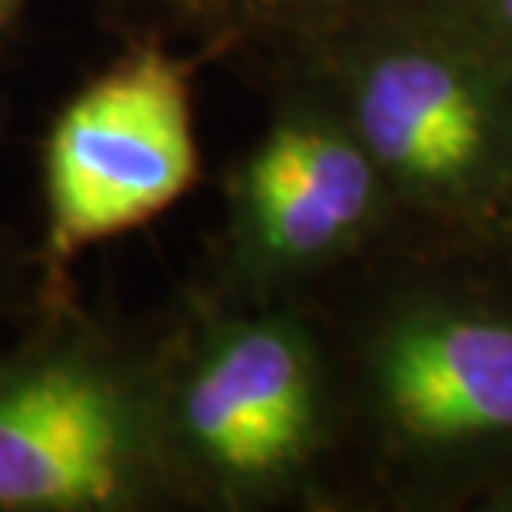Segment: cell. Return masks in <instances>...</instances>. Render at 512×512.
<instances>
[{"label":"cell","mask_w":512,"mask_h":512,"mask_svg":"<svg viewBox=\"0 0 512 512\" xmlns=\"http://www.w3.org/2000/svg\"><path fill=\"white\" fill-rule=\"evenodd\" d=\"M346 124L403 207L512 237V70L463 30L426 7L366 30Z\"/></svg>","instance_id":"6da1fadb"},{"label":"cell","mask_w":512,"mask_h":512,"mask_svg":"<svg viewBox=\"0 0 512 512\" xmlns=\"http://www.w3.org/2000/svg\"><path fill=\"white\" fill-rule=\"evenodd\" d=\"M197 177L183 67L147 50L87 87L50 140V240L60 253L170 207Z\"/></svg>","instance_id":"7a4b0ae2"},{"label":"cell","mask_w":512,"mask_h":512,"mask_svg":"<svg viewBox=\"0 0 512 512\" xmlns=\"http://www.w3.org/2000/svg\"><path fill=\"white\" fill-rule=\"evenodd\" d=\"M380 419L399 446L453 456L512 439V316L419 303L373 353Z\"/></svg>","instance_id":"3957f363"},{"label":"cell","mask_w":512,"mask_h":512,"mask_svg":"<svg viewBox=\"0 0 512 512\" xmlns=\"http://www.w3.org/2000/svg\"><path fill=\"white\" fill-rule=\"evenodd\" d=\"M183 423L200 456L243 483L296 466L316 433V373L303 336L286 323L227 333L193 373Z\"/></svg>","instance_id":"277c9868"},{"label":"cell","mask_w":512,"mask_h":512,"mask_svg":"<svg viewBox=\"0 0 512 512\" xmlns=\"http://www.w3.org/2000/svg\"><path fill=\"white\" fill-rule=\"evenodd\" d=\"M130 456L117 389L80 366H44L0 389V506L80 509L124 493Z\"/></svg>","instance_id":"5b68a950"},{"label":"cell","mask_w":512,"mask_h":512,"mask_svg":"<svg viewBox=\"0 0 512 512\" xmlns=\"http://www.w3.org/2000/svg\"><path fill=\"white\" fill-rule=\"evenodd\" d=\"M389 200L376 160L340 120H286L243 173V210L256 247L290 266L353 247Z\"/></svg>","instance_id":"8992f818"},{"label":"cell","mask_w":512,"mask_h":512,"mask_svg":"<svg viewBox=\"0 0 512 512\" xmlns=\"http://www.w3.org/2000/svg\"><path fill=\"white\" fill-rule=\"evenodd\" d=\"M423 7L512 70V0H426Z\"/></svg>","instance_id":"52a82bcc"},{"label":"cell","mask_w":512,"mask_h":512,"mask_svg":"<svg viewBox=\"0 0 512 512\" xmlns=\"http://www.w3.org/2000/svg\"><path fill=\"white\" fill-rule=\"evenodd\" d=\"M270 14H290V17H333V14H353V10H383V20L403 10L423 7L426 0H256Z\"/></svg>","instance_id":"ba28073f"},{"label":"cell","mask_w":512,"mask_h":512,"mask_svg":"<svg viewBox=\"0 0 512 512\" xmlns=\"http://www.w3.org/2000/svg\"><path fill=\"white\" fill-rule=\"evenodd\" d=\"M499 509H512V489H509V493H506V499H503V503H499Z\"/></svg>","instance_id":"9c48e42d"},{"label":"cell","mask_w":512,"mask_h":512,"mask_svg":"<svg viewBox=\"0 0 512 512\" xmlns=\"http://www.w3.org/2000/svg\"><path fill=\"white\" fill-rule=\"evenodd\" d=\"M10 4H14V0H0V14H4V10H7Z\"/></svg>","instance_id":"30bf717a"}]
</instances>
